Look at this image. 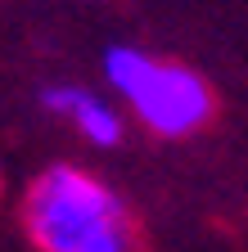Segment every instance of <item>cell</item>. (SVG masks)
<instances>
[{
  "label": "cell",
  "mask_w": 248,
  "mask_h": 252,
  "mask_svg": "<svg viewBox=\"0 0 248 252\" xmlns=\"http://www.w3.org/2000/svg\"><path fill=\"white\" fill-rule=\"evenodd\" d=\"M45 108L59 113V117H68L77 131H81V140L100 144V149H113L122 140V117H117V108L104 104L100 94L81 90V86H50L45 90Z\"/></svg>",
  "instance_id": "3957f363"
},
{
  "label": "cell",
  "mask_w": 248,
  "mask_h": 252,
  "mask_svg": "<svg viewBox=\"0 0 248 252\" xmlns=\"http://www.w3.org/2000/svg\"><path fill=\"white\" fill-rule=\"evenodd\" d=\"M104 72L117 86V94L127 99V108L149 126L153 135H194L199 126H208L216 99H212V86L185 68V63L158 59V54H144L136 45H117L104 59Z\"/></svg>",
  "instance_id": "7a4b0ae2"
},
{
  "label": "cell",
  "mask_w": 248,
  "mask_h": 252,
  "mask_svg": "<svg viewBox=\"0 0 248 252\" xmlns=\"http://www.w3.org/2000/svg\"><path fill=\"white\" fill-rule=\"evenodd\" d=\"M23 225L41 252H140V230L108 185L81 167H50L27 189Z\"/></svg>",
  "instance_id": "6da1fadb"
}]
</instances>
